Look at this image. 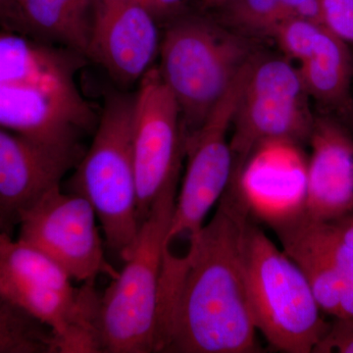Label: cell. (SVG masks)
<instances>
[{"label": "cell", "mask_w": 353, "mask_h": 353, "mask_svg": "<svg viewBox=\"0 0 353 353\" xmlns=\"http://www.w3.org/2000/svg\"><path fill=\"white\" fill-rule=\"evenodd\" d=\"M252 217L233 185L190 238L183 256L167 248L160 280L157 352H259L241 241Z\"/></svg>", "instance_id": "obj_1"}, {"label": "cell", "mask_w": 353, "mask_h": 353, "mask_svg": "<svg viewBox=\"0 0 353 353\" xmlns=\"http://www.w3.org/2000/svg\"><path fill=\"white\" fill-rule=\"evenodd\" d=\"M255 41L201 16L181 18L167 28L157 68L180 108L183 143L201 129L259 50Z\"/></svg>", "instance_id": "obj_2"}, {"label": "cell", "mask_w": 353, "mask_h": 353, "mask_svg": "<svg viewBox=\"0 0 353 353\" xmlns=\"http://www.w3.org/2000/svg\"><path fill=\"white\" fill-rule=\"evenodd\" d=\"M52 259L0 232V294L50 330L57 353L101 352L95 282L77 288Z\"/></svg>", "instance_id": "obj_3"}, {"label": "cell", "mask_w": 353, "mask_h": 353, "mask_svg": "<svg viewBox=\"0 0 353 353\" xmlns=\"http://www.w3.org/2000/svg\"><path fill=\"white\" fill-rule=\"evenodd\" d=\"M134 94L106 97L85 150L70 180V190L94 209L104 243L126 261L138 238V187L132 152Z\"/></svg>", "instance_id": "obj_4"}, {"label": "cell", "mask_w": 353, "mask_h": 353, "mask_svg": "<svg viewBox=\"0 0 353 353\" xmlns=\"http://www.w3.org/2000/svg\"><path fill=\"white\" fill-rule=\"evenodd\" d=\"M178 181L169 183L139 226L124 268L101 294V352H157L160 280Z\"/></svg>", "instance_id": "obj_5"}, {"label": "cell", "mask_w": 353, "mask_h": 353, "mask_svg": "<svg viewBox=\"0 0 353 353\" xmlns=\"http://www.w3.org/2000/svg\"><path fill=\"white\" fill-rule=\"evenodd\" d=\"M243 271L257 332L288 353H311L329 328L303 272L252 219L241 241Z\"/></svg>", "instance_id": "obj_6"}, {"label": "cell", "mask_w": 353, "mask_h": 353, "mask_svg": "<svg viewBox=\"0 0 353 353\" xmlns=\"http://www.w3.org/2000/svg\"><path fill=\"white\" fill-rule=\"evenodd\" d=\"M315 114L292 60L257 51L250 60L232 121L233 172L263 141L287 139L301 145L308 143Z\"/></svg>", "instance_id": "obj_7"}, {"label": "cell", "mask_w": 353, "mask_h": 353, "mask_svg": "<svg viewBox=\"0 0 353 353\" xmlns=\"http://www.w3.org/2000/svg\"><path fill=\"white\" fill-rule=\"evenodd\" d=\"M97 224L90 202L63 192L60 185L23 213L18 239L52 259L74 281L95 282L99 276L113 280L119 271L106 259Z\"/></svg>", "instance_id": "obj_8"}, {"label": "cell", "mask_w": 353, "mask_h": 353, "mask_svg": "<svg viewBox=\"0 0 353 353\" xmlns=\"http://www.w3.org/2000/svg\"><path fill=\"white\" fill-rule=\"evenodd\" d=\"M250 60L201 129L183 143L188 166L180 194L176 196L167 234V248L180 236L190 239L196 236L205 224L211 208L219 202L229 187L234 161L228 134L231 130Z\"/></svg>", "instance_id": "obj_9"}, {"label": "cell", "mask_w": 353, "mask_h": 353, "mask_svg": "<svg viewBox=\"0 0 353 353\" xmlns=\"http://www.w3.org/2000/svg\"><path fill=\"white\" fill-rule=\"evenodd\" d=\"M132 152L141 226L162 190L179 181L185 153L180 108L157 67L146 72L134 92Z\"/></svg>", "instance_id": "obj_10"}, {"label": "cell", "mask_w": 353, "mask_h": 353, "mask_svg": "<svg viewBox=\"0 0 353 353\" xmlns=\"http://www.w3.org/2000/svg\"><path fill=\"white\" fill-rule=\"evenodd\" d=\"M97 121L77 80L0 87V127L41 145L83 152L81 138Z\"/></svg>", "instance_id": "obj_11"}, {"label": "cell", "mask_w": 353, "mask_h": 353, "mask_svg": "<svg viewBox=\"0 0 353 353\" xmlns=\"http://www.w3.org/2000/svg\"><path fill=\"white\" fill-rule=\"evenodd\" d=\"M307 161L303 145L270 139L253 148L233 172V185L250 216L272 229L305 215Z\"/></svg>", "instance_id": "obj_12"}, {"label": "cell", "mask_w": 353, "mask_h": 353, "mask_svg": "<svg viewBox=\"0 0 353 353\" xmlns=\"http://www.w3.org/2000/svg\"><path fill=\"white\" fill-rule=\"evenodd\" d=\"M159 32L138 0H94L87 58L121 87L139 82L159 51Z\"/></svg>", "instance_id": "obj_13"}, {"label": "cell", "mask_w": 353, "mask_h": 353, "mask_svg": "<svg viewBox=\"0 0 353 353\" xmlns=\"http://www.w3.org/2000/svg\"><path fill=\"white\" fill-rule=\"evenodd\" d=\"M83 153L41 145L0 127V232L13 236L23 213L61 185Z\"/></svg>", "instance_id": "obj_14"}, {"label": "cell", "mask_w": 353, "mask_h": 353, "mask_svg": "<svg viewBox=\"0 0 353 353\" xmlns=\"http://www.w3.org/2000/svg\"><path fill=\"white\" fill-rule=\"evenodd\" d=\"M305 216L333 222L353 213V136L334 116L316 113L308 139Z\"/></svg>", "instance_id": "obj_15"}, {"label": "cell", "mask_w": 353, "mask_h": 353, "mask_svg": "<svg viewBox=\"0 0 353 353\" xmlns=\"http://www.w3.org/2000/svg\"><path fill=\"white\" fill-rule=\"evenodd\" d=\"M297 69L318 113L343 120L352 99L353 50L350 44L324 26Z\"/></svg>", "instance_id": "obj_16"}, {"label": "cell", "mask_w": 353, "mask_h": 353, "mask_svg": "<svg viewBox=\"0 0 353 353\" xmlns=\"http://www.w3.org/2000/svg\"><path fill=\"white\" fill-rule=\"evenodd\" d=\"M83 57L63 46L0 32V87L25 82L77 80Z\"/></svg>", "instance_id": "obj_17"}, {"label": "cell", "mask_w": 353, "mask_h": 353, "mask_svg": "<svg viewBox=\"0 0 353 353\" xmlns=\"http://www.w3.org/2000/svg\"><path fill=\"white\" fill-rule=\"evenodd\" d=\"M94 0H19L13 31L87 58Z\"/></svg>", "instance_id": "obj_18"}, {"label": "cell", "mask_w": 353, "mask_h": 353, "mask_svg": "<svg viewBox=\"0 0 353 353\" xmlns=\"http://www.w3.org/2000/svg\"><path fill=\"white\" fill-rule=\"evenodd\" d=\"M283 250L294 260L307 280L325 314L341 315V283L329 255L316 240L305 215L273 228Z\"/></svg>", "instance_id": "obj_19"}, {"label": "cell", "mask_w": 353, "mask_h": 353, "mask_svg": "<svg viewBox=\"0 0 353 353\" xmlns=\"http://www.w3.org/2000/svg\"><path fill=\"white\" fill-rule=\"evenodd\" d=\"M217 10L221 23L256 41L271 39L279 26L296 18L322 24L320 0H229Z\"/></svg>", "instance_id": "obj_20"}, {"label": "cell", "mask_w": 353, "mask_h": 353, "mask_svg": "<svg viewBox=\"0 0 353 353\" xmlns=\"http://www.w3.org/2000/svg\"><path fill=\"white\" fill-rule=\"evenodd\" d=\"M0 353H57L50 330L1 294Z\"/></svg>", "instance_id": "obj_21"}, {"label": "cell", "mask_w": 353, "mask_h": 353, "mask_svg": "<svg viewBox=\"0 0 353 353\" xmlns=\"http://www.w3.org/2000/svg\"><path fill=\"white\" fill-rule=\"evenodd\" d=\"M309 222L316 240L329 255L340 277L341 301V315L339 317L353 316V248L336 236L328 223L311 220Z\"/></svg>", "instance_id": "obj_22"}, {"label": "cell", "mask_w": 353, "mask_h": 353, "mask_svg": "<svg viewBox=\"0 0 353 353\" xmlns=\"http://www.w3.org/2000/svg\"><path fill=\"white\" fill-rule=\"evenodd\" d=\"M321 22L338 38L353 44V0H320Z\"/></svg>", "instance_id": "obj_23"}, {"label": "cell", "mask_w": 353, "mask_h": 353, "mask_svg": "<svg viewBox=\"0 0 353 353\" xmlns=\"http://www.w3.org/2000/svg\"><path fill=\"white\" fill-rule=\"evenodd\" d=\"M314 353H353V316L334 317Z\"/></svg>", "instance_id": "obj_24"}, {"label": "cell", "mask_w": 353, "mask_h": 353, "mask_svg": "<svg viewBox=\"0 0 353 353\" xmlns=\"http://www.w3.org/2000/svg\"><path fill=\"white\" fill-rule=\"evenodd\" d=\"M328 224L343 243L353 248V213Z\"/></svg>", "instance_id": "obj_25"}, {"label": "cell", "mask_w": 353, "mask_h": 353, "mask_svg": "<svg viewBox=\"0 0 353 353\" xmlns=\"http://www.w3.org/2000/svg\"><path fill=\"white\" fill-rule=\"evenodd\" d=\"M185 0H148V7L155 18L175 11Z\"/></svg>", "instance_id": "obj_26"}, {"label": "cell", "mask_w": 353, "mask_h": 353, "mask_svg": "<svg viewBox=\"0 0 353 353\" xmlns=\"http://www.w3.org/2000/svg\"><path fill=\"white\" fill-rule=\"evenodd\" d=\"M16 3L14 0H0V23L6 30L13 31Z\"/></svg>", "instance_id": "obj_27"}, {"label": "cell", "mask_w": 353, "mask_h": 353, "mask_svg": "<svg viewBox=\"0 0 353 353\" xmlns=\"http://www.w3.org/2000/svg\"><path fill=\"white\" fill-rule=\"evenodd\" d=\"M345 126L347 127V129L350 130V132H352L353 136V83H352V105H350V111H348L345 117L343 118V120H341Z\"/></svg>", "instance_id": "obj_28"}, {"label": "cell", "mask_w": 353, "mask_h": 353, "mask_svg": "<svg viewBox=\"0 0 353 353\" xmlns=\"http://www.w3.org/2000/svg\"><path fill=\"white\" fill-rule=\"evenodd\" d=\"M204 6L208 8L218 9L224 6L229 0H202Z\"/></svg>", "instance_id": "obj_29"}, {"label": "cell", "mask_w": 353, "mask_h": 353, "mask_svg": "<svg viewBox=\"0 0 353 353\" xmlns=\"http://www.w3.org/2000/svg\"><path fill=\"white\" fill-rule=\"evenodd\" d=\"M138 1L141 2V3H143V6H145L146 7H148V0H138Z\"/></svg>", "instance_id": "obj_30"}, {"label": "cell", "mask_w": 353, "mask_h": 353, "mask_svg": "<svg viewBox=\"0 0 353 353\" xmlns=\"http://www.w3.org/2000/svg\"><path fill=\"white\" fill-rule=\"evenodd\" d=\"M18 1H19V0H14V2H15L16 4H17Z\"/></svg>", "instance_id": "obj_31"}]
</instances>
